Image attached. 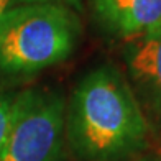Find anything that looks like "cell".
<instances>
[{"instance_id":"obj_9","label":"cell","mask_w":161,"mask_h":161,"mask_svg":"<svg viewBox=\"0 0 161 161\" xmlns=\"http://www.w3.org/2000/svg\"><path fill=\"white\" fill-rule=\"evenodd\" d=\"M142 161H156V159H142Z\"/></svg>"},{"instance_id":"obj_3","label":"cell","mask_w":161,"mask_h":161,"mask_svg":"<svg viewBox=\"0 0 161 161\" xmlns=\"http://www.w3.org/2000/svg\"><path fill=\"white\" fill-rule=\"evenodd\" d=\"M66 102L59 92L30 89L10 102L0 161H61Z\"/></svg>"},{"instance_id":"obj_8","label":"cell","mask_w":161,"mask_h":161,"mask_svg":"<svg viewBox=\"0 0 161 161\" xmlns=\"http://www.w3.org/2000/svg\"><path fill=\"white\" fill-rule=\"evenodd\" d=\"M10 2L12 0H0V18H2V15L5 13V10L10 7Z\"/></svg>"},{"instance_id":"obj_1","label":"cell","mask_w":161,"mask_h":161,"mask_svg":"<svg viewBox=\"0 0 161 161\" xmlns=\"http://www.w3.org/2000/svg\"><path fill=\"white\" fill-rule=\"evenodd\" d=\"M66 128L80 161H122L145 148L150 131L128 80L114 66H100L80 79Z\"/></svg>"},{"instance_id":"obj_2","label":"cell","mask_w":161,"mask_h":161,"mask_svg":"<svg viewBox=\"0 0 161 161\" xmlns=\"http://www.w3.org/2000/svg\"><path fill=\"white\" fill-rule=\"evenodd\" d=\"M80 35L74 10L61 3L8 7L0 18V72L33 74L64 61Z\"/></svg>"},{"instance_id":"obj_5","label":"cell","mask_w":161,"mask_h":161,"mask_svg":"<svg viewBox=\"0 0 161 161\" xmlns=\"http://www.w3.org/2000/svg\"><path fill=\"white\" fill-rule=\"evenodd\" d=\"M97 23L108 35L130 40L161 21V0H89Z\"/></svg>"},{"instance_id":"obj_6","label":"cell","mask_w":161,"mask_h":161,"mask_svg":"<svg viewBox=\"0 0 161 161\" xmlns=\"http://www.w3.org/2000/svg\"><path fill=\"white\" fill-rule=\"evenodd\" d=\"M8 117H10V100L0 92V148H2L7 127H8Z\"/></svg>"},{"instance_id":"obj_7","label":"cell","mask_w":161,"mask_h":161,"mask_svg":"<svg viewBox=\"0 0 161 161\" xmlns=\"http://www.w3.org/2000/svg\"><path fill=\"white\" fill-rule=\"evenodd\" d=\"M15 2L21 5H28V3H61V5H68V7H74L76 10L82 8V0H15Z\"/></svg>"},{"instance_id":"obj_4","label":"cell","mask_w":161,"mask_h":161,"mask_svg":"<svg viewBox=\"0 0 161 161\" xmlns=\"http://www.w3.org/2000/svg\"><path fill=\"white\" fill-rule=\"evenodd\" d=\"M123 58L128 84L145 119L161 133V21L127 40Z\"/></svg>"}]
</instances>
